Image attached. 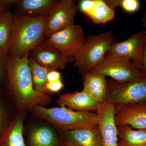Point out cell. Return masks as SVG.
<instances>
[{"mask_svg": "<svg viewBox=\"0 0 146 146\" xmlns=\"http://www.w3.org/2000/svg\"><path fill=\"white\" fill-rule=\"evenodd\" d=\"M56 102L60 106H63L75 111L91 112H96L101 104L84 90L62 94Z\"/></svg>", "mask_w": 146, "mask_h": 146, "instance_id": "cell-15", "label": "cell"}, {"mask_svg": "<svg viewBox=\"0 0 146 146\" xmlns=\"http://www.w3.org/2000/svg\"><path fill=\"white\" fill-rule=\"evenodd\" d=\"M78 5L74 0L57 1L47 19L45 38L75 25Z\"/></svg>", "mask_w": 146, "mask_h": 146, "instance_id": "cell-10", "label": "cell"}, {"mask_svg": "<svg viewBox=\"0 0 146 146\" xmlns=\"http://www.w3.org/2000/svg\"><path fill=\"white\" fill-rule=\"evenodd\" d=\"M16 110L5 89L0 88V137L8 127Z\"/></svg>", "mask_w": 146, "mask_h": 146, "instance_id": "cell-21", "label": "cell"}, {"mask_svg": "<svg viewBox=\"0 0 146 146\" xmlns=\"http://www.w3.org/2000/svg\"><path fill=\"white\" fill-rule=\"evenodd\" d=\"M28 115L16 112L8 127L0 137V146H27L24 126Z\"/></svg>", "mask_w": 146, "mask_h": 146, "instance_id": "cell-18", "label": "cell"}, {"mask_svg": "<svg viewBox=\"0 0 146 146\" xmlns=\"http://www.w3.org/2000/svg\"><path fill=\"white\" fill-rule=\"evenodd\" d=\"M29 113L33 117L48 123L60 133L98 124L96 112L75 111L63 106L47 108L36 105Z\"/></svg>", "mask_w": 146, "mask_h": 146, "instance_id": "cell-2", "label": "cell"}, {"mask_svg": "<svg viewBox=\"0 0 146 146\" xmlns=\"http://www.w3.org/2000/svg\"><path fill=\"white\" fill-rule=\"evenodd\" d=\"M29 65L35 90L39 93H46V85L48 82L47 76L52 70L39 65L31 56L30 54L29 58Z\"/></svg>", "mask_w": 146, "mask_h": 146, "instance_id": "cell-23", "label": "cell"}, {"mask_svg": "<svg viewBox=\"0 0 146 146\" xmlns=\"http://www.w3.org/2000/svg\"><path fill=\"white\" fill-rule=\"evenodd\" d=\"M86 39L82 27L75 24L45 39L63 55L74 58L83 47Z\"/></svg>", "mask_w": 146, "mask_h": 146, "instance_id": "cell-7", "label": "cell"}, {"mask_svg": "<svg viewBox=\"0 0 146 146\" xmlns=\"http://www.w3.org/2000/svg\"><path fill=\"white\" fill-rule=\"evenodd\" d=\"M64 143H65V146H76L73 145V144L69 143H65V142Z\"/></svg>", "mask_w": 146, "mask_h": 146, "instance_id": "cell-31", "label": "cell"}, {"mask_svg": "<svg viewBox=\"0 0 146 146\" xmlns=\"http://www.w3.org/2000/svg\"><path fill=\"white\" fill-rule=\"evenodd\" d=\"M115 121L117 127L146 129V102L116 106Z\"/></svg>", "mask_w": 146, "mask_h": 146, "instance_id": "cell-12", "label": "cell"}, {"mask_svg": "<svg viewBox=\"0 0 146 146\" xmlns=\"http://www.w3.org/2000/svg\"><path fill=\"white\" fill-rule=\"evenodd\" d=\"M142 23H143V26L146 29V22H143ZM142 72L143 73H146V30L145 40H144V60Z\"/></svg>", "mask_w": 146, "mask_h": 146, "instance_id": "cell-29", "label": "cell"}, {"mask_svg": "<svg viewBox=\"0 0 146 146\" xmlns=\"http://www.w3.org/2000/svg\"><path fill=\"white\" fill-rule=\"evenodd\" d=\"M110 7H121L126 12L133 13L138 11L140 7L138 0H104Z\"/></svg>", "mask_w": 146, "mask_h": 146, "instance_id": "cell-24", "label": "cell"}, {"mask_svg": "<svg viewBox=\"0 0 146 146\" xmlns=\"http://www.w3.org/2000/svg\"><path fill=\"white\" fill-rule=\"evenodd\" d=\"M91 72L110 77L119 82L130 81L143 73L129 59L107 56Z\"/></svg>", "mask_w": 146, "mask_h": 146, "instance_id": "cell-9", "label": "cell"}, {"mask_svg": "<svg viewBox=\"0 0 146 146\" xmlns=\"http://www.w3.org/2000/svg\"><path fill=\"white\" fill-rule=\"evenodd\" d=\"M29 52L21 57L9 54L5 86L16 112L27 115L35 106L46 107L52 100L48 93L35 90L29 65Z\"/></svg>", "mask_w": 146, "mask_h": 146, "instance_id": "cell-1", "label": "cell"}, {"mask_svg": "<svg viewBox=\"0 0 146 146\" xmlns=\"http://www.w3.org/2000/svg\"><path fill=\"white\" fill-rule=\"evenodd\" d=\"M8 53L0 51V88L5 89Z\"/></svg>", "mask_w": 146, "mask_h": 146, "instance_id": "cell-25", "label": "cell"}, {"mask_svg": "<svg viewBox=\"0 0 146 146\" xmlns=\"http://www.w3.org/2000/svg\"><path fill=\"white\" fill-rule=\"evenodd\" d=\"M17 0H0V16L10 11Z\"/></svg>", "mask_w": 146, "mask_h": 146, "instance_id": "cell-27", "label": "cell"}, {"mask_svg": "<svg viewBox=\"0 0 146 146\" xmlns=\"http://www.w3.org/2000/svg\"><path fill=\"white\" fill-rule=\"evenodd\" d=\"M61 75L57 70H52L49 72L47 76L48 82L57 81L61 80Z\"/></svg>", "mask_w": 146, "mask_h": 146, "instance_id": "cell-28", "label": "cell"}, {"mask_svg": "<svg viewBox=\"0 0 146 146\" xmlns=\"http://www.w3.org/2000/svg\"><path fill=\"white\" fill-rule=\"evenodd\" d=\"M15 13L9 54L21 57L45 39L47 18H35Z\"/></svg>", "mask_w": 146, "mask_h": 146, "instance_id": "cell-3", "label": "cell"}, {"mask_svg": "<svg viewBox=\"0 0 146 146\" xmlns=\"http://www.w3.org/2000/svg\"><path fill=\"white\" fill-rule=\"evenodd\" d=\"M60 133L65 143L76 146H102L99 124Z\"/></svg>", "mask_w": 146, "mask_h": 146, "instance_id": "cell-16", "label": "cell"}, {"mask_svg": "<svg viewBox=\"0 0 146 146\" xmlns=\"http://www.w3.org/2000/svg\"><path fill=\"white\" fill-rule=\"evenodd\" d=\"M146 31L132 34L126 40L113 43L105 56L121 57L131 60L142 71L144 60V40Z\"/></svg>", "mask_w": 146, "mask_h": 146, "instance_id": "cell-8", "label": "cell"}, {"mask_svg": "<svg viewBox=\"0 0 146 146\" xmlns=\"http://www.w3.org/2000/svg\"><path fill=\"white\" fill-rule=\"evenodd\" d=\"M141 21L143 22H146V11L144 12L143 17L141 18Z\"/></svg>", "mask_w": 146, "mask_h": 146, "instance_id": "cell-30", "label": "cell"}, {"mask_svg": "<svg viewBox=\"0 0 146 146\" xmlns=\"http://www.w3.org/2000/svg\"><path fill=\"white\" fill-rule=\"evenodd\" d=\"M78 8L96 25H103L115 18V9L103 0H82Z\"/></svg>", "mask_w": 146, "mask_h": 146, "instance_id": "cell-14", "label": "cell"}, {"mask_svg": "<svg viewBox=\"0 0 146 146\" xmlns=\"http://www.w3.org/2000/svg\"><path fill=\"white\" fill-rule=\"evenodd\" d=\"M64 87V84L61 80L57 81L47 82L46 85V92L48 93H56L61 91Z\"/></svg>", "mask_w": 146, "mask_h": 146, "instance_id": "cell-26", "label": "cell"}, {"mask_svg": "<svg viewBox=\"0 0 146 146\" xmlns=\"http://www.w3.org/2000/svg\"><path fill=\"white\" fill-rule=\"evenodd\" d=\"M56 0H17L15 13L35 18H48Z\"/></svg>", "mask_w": 146, "mask_h": 146, "instance_id": "cell-17", "label": "cell"}, {"mask_svg": "<svg viewBox=\"0 0 146 146\" xmlns=\"http://www.w3.org/2000/svg\"><path fill=\"white\" fill-rule=\"evenodd\" d=\"M30 54L37 63L51 70H63L74 58L65 56L44 39L30 51Z\"/></svg>", "mask_w": 146, "mask_h": 146, "instance_id": "cell-11", "label": "cell"}, {"mask_svg": "<svg viewBox=\"0 0 146 146\" xmlns=\"http://www.w3.org/2000/svg\"><path fill=\"white\" fill-rule=\"evenodd\" d=\"M118 146H146V129H136L129 126L117 127Z\"/></svg>", "mask_w": 146, "mask_h": 146, "instance_id": "cell-20", "label": "cell"}, {"mask_svg": "<svg viewBox=\"0 0 146 146\" xmlns=\"http://www.w3.org/2000/svg\"><path fill=\"white\" fill-rule=\"evenodd\" d=\"M115 42L111 31L87 36L83 47L74 57V68L82 75L92 72L103 60Z\"/></svg>", "mask_w": 146, "mask_h": 146, "instance_id": "cell-4", "label": "cell"}, {"mask_svg": "<svg viewBox=\"0 0 146 146\" xmlns=\"http://www.w3.org/2000/svg\"><path fill=\"white\" fill-rule=\"evenodd\" d=\"M27 116L24 126L27 146H65L61 133L43 120Z\"/></svg>", "mask_w": 146, "mask_h": 146, "instance_id": "cell-6", "label": "cell"}, {"mask_svg": "<svg viewBox=\"0 0 146 146\" xmlns=\"http://www.w3.org/2000/svg\"><path fill=\"white\" fill-rule=\"evenodd\" d=\"M115 106L106 102L101 104L96 113L101 131L102 146H118L117 126L115 121Z\"/></svg>", "mask_w": 146, "mask_h": 146, "instance_id": "cell-13", "label": "cell"}, {"mask_svg": "<svg viewBox=\"0 0 146 146\" xmlns=\"http://www.w3.org/2000/svg\"><path fill=\"white\" fill-rule=\"evenodd\" d=\"M105 102L115 106L146 102V73L126 82L107 79Z\"/></svg>", "mask_w": 146, "mask_h": 146, "instance_id": "cell-5", "label": "cell"}, {"mask_svg": "<svg viewBox=\"0 0 146 146\" xmlns=\"http://www.w3.org/2000/svg\"><path fill=\"white\" fill-rule=\"evenodd\" d=\"M14 18L15 13L10 11L0 16V51L2 52L8 53Z\"/></svg>", "mask_w": 146, "mask_h": 146, "instance_id": "cell-22", "label": "cell"}, {"mask_svg": "<svg viewBox=\"0 0 146 146\" xmlns=\"http://www.w3.org/2000/svg\"><path fill=\"white\" fill-rule=\"evenodd\" d=\"M82 76L83 90L100 103L105 102L107 94L106 77L92 72L84 74Z\"/></svg>", "mask_w": 146, "mask_h": 146, "instance_id": "cell-19", "label": "cell"}]
</instances>
